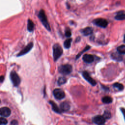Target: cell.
<instances>
[{
  "label": "cell",
  "instance_id": "obj_1",
  "mask_svg": "<svg viewBox=\"0 0 125 125\" xmlns=\"http://www.w3.org/2000/svg\"><path fill=\"white\" fill-rule=\"evenodd\" d=\"M38 17L42 23V25L44 27L49 31H51V27L49 25V23L48 21L47 17L43 9H41L38 13Z\"/></svg>",
  "mask_w": 125,
  "mask_h": 125
},
{
  "label": "cell",
  "instance_id": "obj_2",
  "mask_svg": "<svg viewBox=\"0 0 125 125\" xmlns=\"http://www.w3.org/2000/svg\"><path fill=\"white\" fill-rule=\"evenodd\" d=\"M53 58L55 61H56L62 55V49L60 44L58 43L55 44L53 46Z\"/></svg>",
  "mask_w": 125,
  "mask_h": 125
},
{
  "label": "cell",
  "instance_id": "obj_3",
  "mask_svg": "<svg viewBox=\"0 0 125 125\" xmlns=\"http://www.w3.org/2000/svg\"><path fill=\"white\" fill-rule=\"evenodd\" d=\"M58 70L60 73L63 75H67L71 72L72 67L70 64H63L59 66Z\"/></svg>",
  "mask_w": 125,
  "mask_h": 125
},
{
  "label": "cell",
  "instance_id": "obj_4",
  "mask_svg": "<svg viewBox=\"0 0 125 125\" xmlns=\"http://www.w3.org/2000/svg\"><path fill=\"white\" fill-rule=\"evenodd\" d=\"M10 78L14 86H18L21 82V79L19 75L15 71H11L10 74Z\"/></svg>",
  "mask_w": 125,
  "mask_h": 125
},
{
  "label": "cell",
  "instance_id": "obj_5",
  "mask_svg": "<svg viewBox=\"0 0 125 125\" xmlns=\"http://www.w3.org/2000/svg\"><path fill=\"white\" fill-rule=\"evenodd\" d=\"M93 23L97 26L103 28L106 27L108 24L107 21L104 19L102 18H99L94 20L93 21Z\"/></svg>",
  "mask_w": 125,
  "mask_h": 125
},
{
  "label": "cell",
  "instance_id": "obj_6",
  "mask_svg": "<svg viewBox=\"0 0 125 125\" xmlns=\"http://www.w3.org/2000/svg\"><path fill=\"white\" fill-rule=\"evenodd\" d=\"M33 46V43L32 42H29L23 49H22L18 54H17V57H20L23 56L27 53H28L32 48Z\"/></svg>",
  "mask_w": 125,
  "mask_h": 125
},
{
  "label": "cell",
  "instance_id": "obj_7",
  "mask_svg": "<svg viewBox=\"0 0 125 125\" xmlns=\"http://www.w3.org/2000/svg\"><path fill=\"white\" fill-rule=\"evenodd\" d=\"M53 95L55 98L58 100H61L65 97L63 91L60 88H56L53 90Z\"/></svg>",
  "mask_w": 125,
  "mask_h": 125
},
{
  "label": "cell",
  "instance_id": "obj_8",
  "mask_svg": "<svg viewBox=\"0 0 125 125\" xmlns=\"http://www.w3.org/2000/svg\"><path fill=\"white\" fill-rule=\"evenodd\" d=\"M83 76L92 85L94 86L96 84V82H95V81L90 77L88 73L86 71H83Z\"/></svg>",
  "mask_w": 125,
  "mask_h": 125
},
{
  "label": "cell",
  "instance_id": "obj_9",
  "mask_svg": "<svg viewBox=\"0 0 125 125\" xmlns=\"http://www.w3.org/2000/svg\"><path fill=\"white\" fill-rule=\"evenodd\" d=\"M93 122L97 125H103L105 123V119L103 116L98 115L93 118Z\"/></svg>",
  "mask_w": 125,
  "mask_h": 125
},
{
  "label": "cell",
  "instance_id": "obj_10",
  "mask_svg": "<svg viewBox=\"0 0 125 125\" xmlns=\"http://www.w3.org/2000/svg\"><path fill=\"white\" fill-rule=\"evenodd\" d=\"M11 114L10 109L7 107H3L0 108V115L4 117H8Z\"/></svg>",
  "mask_w": 125,
  "mask_h": 125
},
{
  "label": "cell",
  "instance_id": "obj_11",
  "mask_svg": "<svg viewBox=\"0 0 125 125\" xmlns=\"http://www.w3.org/2000/svg\"><path fill=\"white\" fill-rule=\"evenodd\" d=\"M83 60L86 63H91L94 61V57L90 54H85L83 57Z\"/></svg>",
  "mask_w": 125,
  "mask_h": 125
},
{
  "label": "cell",
  "instance_id": "obj_12",
  "mask_svg": "<svg viewBox=\"0 0 125 125\" xmlns=\"http://www.w3.org/2000/svg\"><path fill=\"white\" fill-rule=\"evenodd\" d=\"M69 104L66 102H62L60 104V109L62 111H67L70 109Z\"/></svg>",
  "mask_w": 125,
  "mask_h": 125
},
{
  "label": "cell",
  "instance_id": "obj_13",
  "mask_svg": "<svg viewBox=\"0 0 125 125\" xmlns=\"http://www.w3.org/2000/svg\"><path fill=\"white\" fill-rule=\"evenodd\" d=\"M35 24L33 21L30 19H29L27 21V30L30 32H33L34 30Z\"/></svg>",
  "mask_w": 125,
  "mask_h": 125
},
{
  "label": "cell",
  "instance_id": "obj_14",
  "mask_svg": "<svg viewBox=\"0 0 125 125\" xmlns=\"http://www.w3.org/2000/svg\"><path fill=\"white\" fill-rule=\"evenodd\" d=\"M81 33L84 36H88L92 33V29L90 27H87L81 30Z\"/></svg>",
  "mask_w": 125,
  "mask_h": 125
},
{
  "label": "cell",
  "instance_id": "obj_15",
  "mask_svg": "<svg viewBox=\"0 0 125 125\" xmlns=\"http://www.w3.org/2000/svg\"><path fill=\"white\" fill-rule=\"evenodd\" d=\"M49 103L50 104H51V106H52V109H53L55 112H57V113H61V112H62L61 110L58 107V106L57 105V104H56L53 101H49Z\"/></svg>",
  "mask_w": 125,
  "mask_h": 125
},
{
  "label": "cell",
  "instance_id": "obj_16",
  "mask_svg": "<svg viewBox=\"0 0 125 125\" xmlns=\"http://www.w3.org/2000/svg\"><path fill=\"white\" fill-rule=\"evenodd\" d=\"M112 58L116 61H121L123 60V58L120 53H113L111 54Z\"/></svg>",
  "mask_w": 125,
  "mask_h": 125
},
{
  "label": "cell",
  "instance_id": "obj_17",
  "mask_svg": "<svg viewBox=\"0 0 125 125\" xmlns=\"http://www.w3.org/2000/svg\"><path fill=\"white\" fill-rule=\"evenodd\" d=\"M116 20H125V13L123 12H119L116 16L115 17Z\"/></svg>",
  "mask_w": 125,
  "mask_h": 125
},
{
  "label": "cell",
  "instance_id": "obj_18",
  "mask_svg": "<svg viewBox=\"0 0 125 125\" xmlns=\"http://www.w3.org/2000/svg\"><path fill=\"white\" fill-rule=\"evenodd\" d=\"M117 51L120 54H125V45H122L118 46L117 48Z\"/></svg>",
  "mask_w": 125,
  "mask_h": 125
},
{
  "label": "cell",
  "instance_id": "obj_19",
  "mask_svg": "<svg viewBox=\"0 0 125 125\" xmlns=\"http://www.w3.org/2000/svg\"><path fill=\"white\" fill-rule=\"evenodd\" d=\"M112 101V98L109 96H104L102 98V102L105 104H109Z\"/></svg>",
  "mask_w": 125,
  "mask_h": 125
},
{
  "label": "cell",
  "instance_id": "obj_20",
  "mask_svg": "<svg viewBox=\"0 0 125 125\" xmlns=\"http://www.w3.org/2000/svg\"><path fill=\"white\" fill-rule=\"evenodd\" d=\"M71 41H72V39H66V40L64 41V43H63L64 47L65 48H66V49L69 48L70 47Z\"/></svg>",
  "mask_w": 125,
  "mask_h": 125
},
{
  "label": "cell",
  "instance_id": "obj_21",
  "mask_svg": "<svg viewBox=\"0 0 125 125\" xmlns=\"http://www.w3.org/2000/svg\"><path fill=\"white\" fill-rule=\"evenodd\" d=\"M113 86L115 88H117L118 90H122L124 88V86L123 85L120 83H115L113 84Z\"/></svg>",
  "mask_w": 125,
  "mask_h": 125
},
{
  "label": "cell",
  "instance_id": "obj_22",
  "mask_svg": "<svg viewBox=\"0 0 125 125\" xmlns=\"http://www.w3.org/2000/svg\"><path fill=\"white\" fill-rule=\"evenodd\" d=\"M66 82V79L64 77H60L58 81V83L59 85H62L65 83Z\"/></svg>",
  "mask_w": 125,
  "mask_h": 125
},
{
  "label": "cell",
  "instance_id": "obj_23",
  "mask_svg": "<svg viewBox=\"0 0 125 125\" xmlns=\"http://www.w3.org/2000/svg\"><path fill=\"white\" fill-rule=\"evenodd\" d=\"M103 116L105 118V119H110L111 118V113H110V112L109 111H105Z\"/></svg>",
  "mask_w": 125,
  "mask_h": 125
},
{
  "label": "cell",
  "instance_id": "obj_24",
  "mask_svg": "<svg viewBox=\"0 0 125 125\" xmlns=\"http://www.w3.org/2000/svg\"><path fill=\"white\" fill-rule=\"evenodd\" d=\"M7 123V121L4 118H0V125H5Z\"/></svg>",
  "mask_w": 125,
  "mask_h": 125
},
{
  "label": "cell",
  "instance_id": "obj_25",
  "mask_svg": "<svg viewBox=\"0 0 125 125\" xmlns=\"http://www.w3.org/2000/svg\"><path fill=\"white\" fill-rule=\"evenodd\" d=\"M90 48V46H86L85 47V48L83 50V51H82L81 53H80L77 56V59L78 58L80 57V56H81V54H82L84 52H85V51H86L89 50Z\"/></svg>",
  "mask_w": 125,
  "mask_h": 125
},
{
  "label": "cell",
  "instance_id": "obj_26",
  "mask_svg": "<svg viewBox=\"0 0 125 125\" xmlns=\"http://www.w3.org/2000/svg\"><path fill=\"white\" fill-rule=\"evenodd\" d=\"M65 35L66 37H69L71 36V32L69 28H67L65 30Z\"/></svg>",
  "mask_w": 125,
  "mask_h": 125
},
{
  "label": "cell",
  "instance_id": "obj_27",
  "mask_svg": "<svg viewBox=\"0 0 125 125\" xmlns=\"http://www.w3.org/2000/svg\"><path fill=\"white\" fill-rule=\"evenodd\" d=\"M18 122L17 120H14L11 122V125H18Z\"/></svg>",
  "mask_w": 125,
  "mask_h": 125
},
{
  "label": "cell",
  "instance_id": "obj_28",
  "mask_svg": "<svg viewBox=\"0 0 125 125\" xmlns=\"http://www.w3.org/2000/svg\"><path fill=\"white\" fill-rule=\"evenodd\" d=\"M121 110L122 112L123 113V114L124 115V118L125 119V109L124 108H121Z\"/></svg>",
  "mask_w": 125,
  "mask_h": 125
},
{
  "label": "cell",
  "instance_id": "obj_29",
  "mask_svg": "<svg viewBox=\"0 0 125 125\" xmlns=\"http://www.w3.org/2000/svg\"><path fill=\"white\" fill-rule=\"evenodd\" d=\"M4 76H0V83L2 82L4 80Z\"/></svg>",
  "mask_w": 125,
  "mask_h": 125
},
{
  "label": "cell",
  "instance_id": "obj_30",
  "mask_svg": "<svg viewBox=\"0 0 125 125\" xmlns=\"http://www.w3.org/2000/svg\"><path fill=\"white\" fill-rule=\"evenodd\" d=\"M124 42L125 43V35H124Z\"/></svg>",
  "mask_w": 125,
  "mask_h": 125
},
{
  "label": "cell",
  "instance_id": "obj_31",
  "mask_svg": "<svg viewBox=\"0 0 125 125\" xmlns=\"http://www.w3.org/2000/svg\"><path fill=\"white\" fill-rule=\"evenodd\" d=\"M104 125V124H103V125Z\"/></svg>",
  "mask_w": 125,
  "mask_h": 125
},
{
  "label": "cell",
  "instance_id": "obj_32",
  "mask_svg": "<svg viewBox=\"0 0 125 125\" xmlns=\"http://www.w3.org/2000/svg\"></svg>",
  "mask_w": 125,
  "mask_h": 125
}]
</instances>
